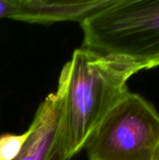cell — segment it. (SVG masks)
Instances as JSON below:
<instances>
[{"label": "cell", "instance_id": "277c9868", "mask_svg": "<svg viewBox=\"0 0 159 160\" xmlns=\"http://www.w3.org/2000/svg\"><path fill=\"white\" fill-rule=\"evenodd\" d=\"M30 134L21 153L13 160H68L63 139L62 101L57 92L39 105Z\"/></svg>", "mask_w": 159, "mask_h": 160}, {"label": "cell", "instance_id": "7a4b0ae2", "mask_svg": "<svg viewBox=\"0 0 159 160\" xmlns=\"http://www.w3.org/2000/svg\"><path fill=\"white\" fill-rule=\"evenodd\" d=\"M81 25L83 48L140 70L159 66V0H112Z\"/></svg>", "mask_w": 159, "mask_h": 160}, {"label": "cell", "instance_id": "5b68a950", "mask_svg": "<svg viewBox=\"0 0 159 160\" xmlns=\"http://www.w3.org/2000/svg\"><path fill=\"white\" fill-rule=\"evenodd\" d=\"M112 0H15L9 19L30 23L78 22L82 23L111 4Z\"/></svg>", "mask_w": 159, "mask_h": 160}, {"label": "cell", "instance_id": "ba28073f", "mask_svg": "<svg viewBox=\"0 0 159 160\" xmlns=\"http://www.w3.org/2000/svg\"><path fill=\"white\" fill-rule=\"evenodd\" d=\"M157 160H159V158H158V159H157Z\"/></svg>", "mask_w": 159, "mask_h": 160}, {"label": "cell", "instance_id": "6da1fadb", "mask_svg": "<svg viewBox=\"0 0 159 160\" xmlns=\"http://www.w3.org/2000/svg\"><path fill=\"white\" fill-rule=\"evenodd\" d=\"M140 69L127 60L86 48L74 51L57 87L62 101V130L67 159L86 145L92 133L129 91L128 79Z\"/></svg>", "mask_w": 159, "mask_h": 160}, {"label": "cell", "instance_id": "8992f818", "mask_svg": "<svg viewBox=\"0 0 159 160\" xmlns=\"http://www.w3.org/2000/svg\"><path fill=\"white\" fill-rule=\"evenodd\" d=\"M29 128L22 134H3L0 136V160H13L21 153L28 136Z\"/></svg>", "mask_w": 159, "mask_h": 160}, {"label": "cell", "instance_id": "52a82bcc", "mask_svg": "<svg viewBox=\"0 0 159 160\" xmlns=\"http://www.w3.org/2000/svg\"><path fill=\"white\" fill-rule=\"evenodd\" d=\"M15 8V0H0V19L9 18Z\"/></svg>", "mask_w": 159, "mask_h": 160}, {"label": "cell", "instance_id": "3957f363", "mask_svg": "<svg viewBox=\"0 0 159 160\" xmlns=\"http://www.w3.org/2000/svg\"><path fill=\"white\" fill-rule=\"evenodd\" d=\"M89 160H157L159 114L128 92L105 115L85 147Z\"/></svg>", "mask_w": 159, "mask_h": 160}]
</instances>
